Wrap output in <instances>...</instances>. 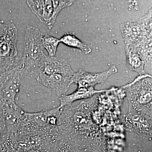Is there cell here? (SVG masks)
<instances>
[{
  "label": "cell",
  "instance_id": "5",
  "mask_svg": "<svg viewBox=\"0 0 152 152\" xmlns=\"http://www.w3.org/2000/svg\"><path fill=\"white\" fill-rule=\"evenodd\" d=\"M14 66L0 75V101L15 102L22 80L28 75L20 64Z\"/></svg>",
  "mask_w": 152,
  "mask_h": 152
},
{
  "label": "cell",
  "instance_id": "19",
  "mask_svg": "<svg viewBox=\"0 0 152 152\" xmlns=\"http://www.w3.org/2000/svg\"><path fill=\"white\" fill-rule=\"evenodd\" d=\"M7 132L5 124L3 118L0 115V146L2 143Z\"/></svg>",
  "mask_w": 152,
  "mask_h": 152
},
{
  "label": "cell",
  "instance_id": "1",
  "mask_svg": "<svg viewBox=\"0 0 152 152\" xmlns=\"http://www.w3.org/2000/svg\"><path fill=\"white\" fill-rule=\"evenodd\" d=\"M128 98L129 111L144 113L152 115V77L148 74L139 75L123 87Z\"/></svg>",
  "mask_w": 152,
  "mask_h": 152
},
{
  "label": "cell",
  "instance_id": "4",
  "mask_svg": "<svg viewBox=\"0 0 152 152\" xmlns=\"http://www.w3.org/2000/svg\"><path fill=\"white\" fill-rule=\"evenodd\" d=\"M152 9L138 21L126 22L121 24L120 30L125 48H134L144 39L152 37Z\"/></svg>",
  "mask_w": 152,
  "mask_h": 152
},
{
  "label": "cell",
  "instance_id": "8",
  "mask_svg": "<svg viewBox=\"0 0 152 152\" xmlns=\"http://www.w3.org/2000/svg\"><path fill=\"white\" fill-rule=\"evenodd\" d=\"M39 84L51 89L60 97L65 94L71 85V78L55 74L48 75L38 71L34 75Z\"/></svg>",
  "mask_w": 152,
  "mask_h": 152
},
{
  "label": "cell",
  "instance_id": "21",
  "mask_svg": "<svg viewBox=\"0 0 152 152\" xmlns=\"http://www.w3.org/2000/svg\"><path fill=\"white\" fill-rule=\"evenodd\" d=\"M1 72H0V75H1Z\"/></svg>",
  "mask_w": 152,
  "mask_h": 152
},
{
  "label": "cell",
  "instance_id": "20",
  "mask_svg": "<svg viewBox=\"0 0 152 152\" xmlns=\"http://www.w3.org/2000/svg\"><path fill=\"white\" fill-rule=\"evenodd\" d=\"M43 151H17L13 152H42Z\"/></svg>",
  "mask_w": 152,
  "mask_h": 152
},
{
  "label": "cell",
  "instance_id": "16",
  "mask_svg": "<svg viewBox=\"0 0 152 152\" xmlns=\"http://www.w3.org/2000/svg\"><path fill=\"white\" fill-rule=\"evenodd\" d=\"M73 1H52L53 3V12L51 23L52 26H54L57 17L61 11L66 7H70L73 4Z\"/></svg>",
  "mask_w": 152,
  "mask_h": 152
},
{
  "label": "cell",
  "instance_id": "12",
  "mask_svg": "<svg viewBox=\"0 0 152 152\" xmlns=\"http://www.w3.org/2000/svg\"><path fill=\"white\" fill-rule=\"evenodd\" d=\"M126 57V65L131 71L137 73L140 75L146 73L145 63L137 52L128 48H125Z\"/></svg>",
  "mask_w": 152,
  "mask_h": 152
},
{
  "label": "cell",
  "instance_id": "10",
  "mask_svg": "<svg viewBox=\"0 0 152 152\" xmlns=\"http://www.w3.org/2000/svg\"><path fill=\"white\" fill-rule=\"evenodd\" d=\"M39 71L48 75L59 74L69 77H72L74 74L70 65L65 59L46 55L40 66Z\"/></svg>",
  "mask_w": 152,
  "mask_h": 152
},
{
  "label": "cell",
  "instance_id": "9",
  "mask_svg": "<svg viewBox=\"0 0 152 152\" xmlns=\"http://www.w3.org/2000/svg\"><path fill=\"white\" fill-rule=\"evenodd\" d=\"M125 117V126L128 130L136 132L148 137L151 135L152 116L144 113L129 111Z\"/></svg>",
  "mask_w": 152,
  "mask_h": 152
},
{
  "label": "cell",
  "instance_id": "17",
  "mask_svg": "<svg viewBox=\"0 0 152 152\" xmlns=\"http://www.w3.org/2000/svg\"><path fill=\"white\" fill-rule=\"evenodd\" d=\"M53 9L52 1L46 0L44 3V13L42 22L45 24L49 29H52L53 28L51 20L53 17Z\"/></svg>",
  "mask_w": 152,
  "mask_h": 152
},
{
  "label": "cell",
  "instance_id": "22",
  "mask_svg": "<svg viewBox=\"0 0 152 152\" xmlns=\"http://www.w3.org/2000/svg\"><path fill=\"white\" fill-rule=\"evenodd\" d=\"M1 20H0V23H1Z\"/></svg>",
  "mask_w": 152,
  "mask_h": 152
},
{
  "label": "cell",
  "instance_id": "3",
  "mask_svg": "<svg viewBox=\"0 0 152 152\" xmlns=\"http://www.w3.org/2000/svg\"><path fill=\"white\" fill-rule=\"evenodd\" d=\"M18 31L13 23H0V72L3 74L15 64L18 54Z\"/></svg>",
  "mask_w": 152,
  "mask_h": 152
},
{
  "label": "cell",
  "instance_id": "11",
  "mask_svg": "<svg viewBox=\"0 0 152 152\" xmlns=\"http://www.w3.org/2000/svg\"><path fill=\"white\" fill-rule=\"evenodd\" d=\"M107 90H96L94 87L89 88H77L74 92L70 94H64L59 97L60 105L59 107L72 106L75 101L85 99L92 97L96 94L104 92Z\"/></svg>",
  "mask_w": 152,
  "mask_h": 152
},
{
  "label": "cell",
  "instance_id": "18",
  "mask_svg": "<svg viewBox=\"0 0 152 152\" xmlns=\"http://www.w3.org/2000/svg\"><path fill=\"white\" fill-rule=\"evenodd\" d=\"M26 1L32 12L42 22L45 1Z\"/></svg>",
  "mask_w": 152,
  "mask_h": 152
},
{
  "label": "cell",
  "instance_id": "15",
  "mask_svg": "<svg viewBox=\"0 0 152 152\" xmlns=\"http://www.w3.org/2000/svg\"><path fill=\"white\" fill-rule=\"evenodd\" d=\"M50 152H85L65 139L59 140Z\"/></svg>",
  "mask_w": 152,
  "mask_h": 152
},
{
  "label": "cell",
  "instance_id": "6",
  "mask_svg": "<svg viewBox=\"0 0 152 152\" xmlns=\"http://www.w3.org/2000/svg\"><path fill=\"white\" fill-rule=\"evenodd\" d=\"M115 66L113 65L107 70L99 73H90L80 69L74 73L71 78L72 84L75 83L78 88L94 87L99 84L103 83L109 77L118 72Z\"/></svg>",
  "mask_w": 152,
  "mask_h": 152
},
{
  "label": "cell",
  "instance_id": "7",
  "mask_svg": "<svg viewBox=\"0 0 152 152\" xmlns=\"http://www.w3.org/2000/svg\"><path fill=\"white\" fill-rule=\"evenodd\" d=\"M26 113L15 102L0 101V115L4 119L8 132H13L25 118Z\"/></svg>",
  "mask_w": 152,
  "mask_h": 152
},
{
  "label": "cell",
  "instance_id": "13",
  "mask_svg": "<svg viewBox=\"0 0 152 152\" xmlns=\"http://www.w3.org/2000/svg\"><path fill=\"white\" fill-rule=\"evenodd\" d=\"M59 40L60 43L68 47L79 49L86 54L90 53L92 51L91 49L88 45L70 33L65 34Z\"/></svg>",
  "mask_w": 152,
  "mask_h": 152
},
{
  "label": "cell",
  "instance_id": "2",
  "mask_svg": "<svg viewBox=\"0 0 152 152\" xmlns=\"http://www.w3.org/2000/svg\"><path fill=\"white\" fill-rule=\"evenodd\" d=\"M43 35L39 28L28 26L26 30L24 52L21 65L27 75H35L45 56L42 45Z\"/></svg>",
  "mask_w": 152,
  "mask_h": 152
},
{
  "label": "cell",
  "instance_id": "14",
  "mask_svg": "<svg viewBox=\"0 0 152 152\" xmlns=\"http://www.w3.org/2000/svg\"><path fill=\"white\" fill-rule=\"evenodd\" d=\"M42 40L43 46L46 50L49 56H56L57 48L60 43L59 39L49 35H45L43 36Z\"/></svg>",
  "mask_w": 152,
  "mask_h": 152
}]
</instances>
